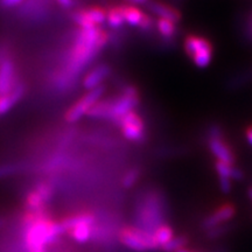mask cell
Here are the masks:
<instances>
[{
    "mask_svg": "<svg viewBox=\"0 0 252 252\" xmlns=\"http://www.w3.org/2000/svg\"><path fill=\"white\" fill-rule=\"evenodd\" d=\"M25 93H26V88H25L24 84L18 83L13 90L0 96V116L5 115L13 108L15 104L23 98Z\"/></svg>",
    "mask_w": 252,
    "mask_h": 252,
    "instance_id": "17",
    "label": "cell"
},
{
    "mask_svg": "<svg viewBox=\"0 0 252 252\" xmlns=\"http://www.w3.org/2000/svg\"><path fill=\"white\" fill-rule=\"evenodd\" d=\"M178 252H195V251H193V250H189V249H182V250L178 251Z\"/></svg>",
    "mask_w": 252,
    "mask_h": 252,
    "instance_id": "29",
    "label": "cell"
},
{
    "mask_svg": "<svg viewBox=\"0 0 252 252\" xmlns=\"http://www.w3.org/2000/svg\"><path fill=\"white\" fill-rule=\"evenodd\" d=\"M140 178V171L138 168H133L130 169L126 174L124 175L122 180V185L124 188H131L137 184L138 180Z\"/></svg>",
    "mask_w": 252,
    "mask_h": 252,
    "instance_id": "23",
    "label": "cell"
},
{
    "mask_svg": "<svg viewBox=\"0 0 252 252\" xmlns=\"http://www.w3.org/2000/svg\"><path fill=\"white\" fill-rule=\"evenodd\" d=\"M245 138H247L248 143L252 146V124L245 128Z\"/></svg>",
    "mask_w": 252,
    "mask_h": 252,
    "instance_id": "27",
    "label": "cell"
},
{
    "mask_svg": "<svg viewBox=\"0 0 252 252\" xmlns=\"http://www.w3.org/2000/svg\"><path fill=\"white\" fill-rule=\"evenodd\" d=\"M109 35L100 27L91 28V30L78 31L75 37L74 45L69 50L67 63L62 75V83H68L78 76L80 72L93 61L94 56L106 46Z\"/></svg>",
    "mask_w": 252,
    "mask_h": 252,
    "instance_id": "1",
    "label": "cell"
},
{
    "mask_svg": "<svg viewBox=\"0 0 252 252\" xmlns=\"http://www.w3.org/2000/svg\"><path fill=\"white\" fill-rule=\"evenodd\" d=\"M111 72V68L108 64H99L90 70L83 78V87L88 91L102 87V83Z\"/></svg>",
    "mask_w": 252,
    "mask_h": 252,
    "instance_id": "16",
    "label": "cell"
},
{
    "mask_svg": "<svg viewBox=\"0 0 252 252\" xmlns=\"http://www.w3.org/2000/svg\"><path fill=\"white\" fill-rule=\"evenodd\" d=\"M162 210L159 197L157 195H147L138 204L135 212L137 226L149 232H153L158 226L162 224Z\"/></svg>",
    "mask_w": 252,
    "mask_h": 252,
    "instance_id": "5",
    "label": "cell"
},
{
    "mask_svg": "<svg viewBox=\"0 0 252 252\" xmlns=\"http://www.w3.org/2000/svg\"><path fill=\"white\" fill-rule=\"evenodd\" d=\"M61 235L67 234L75 243L86 244L94 235L96 216L90 210H80L58 220Z\"/></svg>",
    "mask_w": 252,
    "mask_h": 252,
    "instance_id": "3",
    "label": "cell"
},
{
    "mask_svg": "<svg viewBox=\"0 0 252 252\" xmlns=\"http://www.w3.org/2000/svg\"><path fill=\"white\" fill-rule=\"evenodd\" d=\"M106 23H108L109 27L113 28V30H118V28L123 27L125 21L123 18L121 6H113L106 11Z\"/></svg>",
    "mask_w": 252,
    "mask_h": 252,
    "instance_id": "20",
    "label": "cell"
},
{
    "mask_svg": "<svg viewBox=\"0 0 252 252\" xmlns=\"http://www.w3.org/2000/svg\"><path fill=\"white\" fill-rule=\"evenodd\" d=\"M15 65L11 59H4L0 62V96L8 94L17 87Z\"/></svg>",
    "mask_w": 252,
    "mask_h": 252,
    "instance_id": "14",
    "label": "cell"
},
{
    "mask_svg": "<svg viewBox=\"0 0 252 252\" xmlns=\"http://www.w3.org/2000/svg\"><path fill=\"white\" fill-rule=\"evenodd\" d=\"M119 242L128 250L134 252H151L159 250L152 232L137 225H125L118 232Z\"/></svg>",
    "mask_w": 252,
    "mask_h": 252,
    "instance_id": "4",
    "label": "cell"
},
{
    "mask_svg": "<svg viewBox=\"0 0 252 252\" xmlns=\"http://www.w3.org/2000/svg\"><path fill=\"white\" fill-rule=\"evenodd\" d=\"M157 28L159 34L165 39H173L176 34V24L167 19H157Z\"/></svg>",
    "mask_w": 252,
    "mask_h": 252,
    "instance_id": "21",
    "label": "cell"
},
{
    "mask_svg": "<svg viewBox=\"0 0 252 252\" xmlns=\"http://www.w3.org/2000/svg\"><path fill=\"white\" fill-rule=\"evenodd\" d=\"M121 7L125 24L130 25L132 27L140 28L147 14L134 5H121Z\"/></svg>",
    "mask_w": 252,
    "mask_h": 252,
    "instance_id": "18",
    "label": "cell"
},
{
    "mask_svg": "<svg viewBox=\"0 0 252 252\" xmlns=\"http://www.w3.org/2000/svg\"><path fill=\"white\" fill-rule=\"evenodd\" d=\"M118 125L121 126L123 135L132 143H141L145 139L146 127L143 117L137 111H131L125 115Z\"/></svg>",
    "mask_w": 252,
    "mask_h": 252,
    "instance_id": "11",
    "label": "cell"
},
{
    "mask_svg": "<svg viewBox=\"0 0 252 252\" xmlns=\"http://www.w3.org/2000/svg\"><path fill=\"white\" fill-rule=\"evenodd\" d=\"M208 147L210 152L219 161L229 163L235 166L236 157L230 145L223 139V132L220 126L213 125L209 128V139H208Z\"/></svg>",
    "mask_w": 252,
    "mask_h": 252,
    "instance_id": "8",
    "label": "cell"
},
{
    "mask_svg": "<svg viewBox=\"0 0 252 252\" xmlns=\"http://www.w3.org/2000/svg\"><path fill=\"white\" fill-rule=\"evenodd\" d=\"M13 171H14L13 166H9V165L1 166V167H0V178H1V176H6V175L11 174V173Z\"/></svg>",
    "mask_w": 252,
    "mask_h": 252,
    "instance_id": "25",
    "label": "cell"
},
{
    "mask_svg": "<svg viewBox=\"0 0 252 252\" xmlns=\"http://www.w3.org/2000/svg\"><path fill=\"white\" fill-rule=\"evenodd\" d=\"M235 215H236L235 204L230 202L222 203L220 206L215 208L212 213H209L206 217H204L202 222V228L206 230L207 232L214 228H217V226L224 225L225 223H228L229 220L234 219Z\"/></svg>",
    "mask_w": 252,
    "mask_h": 252,
    "instance_id": "13",
    "label": "cell"
},
{
    "mask_svg": "<svg viewBox=\"0 0 252 252\" xmlns=\"http://www.w3.org/2000/svg\"><path fill=\"white\" fill-rule=\"evenodd\" d=\"M154 241L159 248V250L163 245L168 243L171 239L174 238V229L171 225L167 224V223H162L161 225H159L158 228L152 232Z\"/></svg>",
    "mask_w": 252,
    "mask_h": 252,
    "instance_id": "19",
    "label": "cell"
},
{
    "mask_svg": "<svg viewBox=\"0 0 252 252\" xmlns=\"http://www.w3.org/2000/svg\"><path fill=\"white\" fill-rule=\"evenodd\" d=\"M63 8H71L74 7L75 0H56Z\"/></svg>",
    "mask_w": 252,
    "mask_h": 252,
    "instance_id": "26",
    "label": "cell"
},
{
    "mask_svg": "<svg viewBox=\"0 0 252 252\" xmlns=\"http://www.w3.org/2000/svg\"><path fill=\"white\" fill-rule=\"evenodd\" d=\"M184 49L188 58L198 68H206L212 62L214 46L207 37L189 34L185 37Z\"/></svg>",
    "mask_w": 252,
    "mask_h": 252,
    "instance_id": "6",
    "label": "cell"
},
{
    "mask_svg": "<svg viewBox=\"0 0 252 252\" xmlns=\"http://www.w3.org/2000/svg\"><path fill=\"white\" fill-rule=\"evenodd\" d=\"M24 230V243L27 252H46V249L56 243L62 236L58 220L49 216L48 213L28 223Z\"/></svg>",
    "mask_w": 252,
    "mask_h": 252,
    "instance_id": "2",
    "label": "cell"
},
{
    "mask_svg": "<svg viewBox=\"0 0 252 252\" xmlns=\"http://www.w3.org/2000/svg\"><path fill=\"white\" fill-rule=\"evenodd\" d=\"M54 195V189L47 182H39L25 197V212H45L47 203Z\"/></svg>",
    "mask_w": 252,
    "mask_h": 252,
    "instance_id": "9",
    "label": "cell"
},
{
    "mask_svg": "<svg viewBox=\"0 0 252 252\" xmlns=\"http://www.w3.org/2000/svg\"><path fill=\"white\" fill-rule=\"evenodd\" d=\"M140 96L137 88L133 86L125 87L123 93L115 98H109L110 111L109 119L116 124L121 122V119L127 115L128 112L134 111V109L139 105Z\"/></svg>",
    "mask_w": 252,
    "mask_h": 252,
    "instance_id": "7",
    "label": "cell"
},
{
    "mask_svg": "<svg viewBox=\"0 0 252 252\" xmlns=\"http://www.w3.org/2000/svg\"><path fill=\"white\" fill-rule=\"evenodd\" d=\"M248 194H249V197L251 198V201H252V187L249 189V191H248Z\"/></svg>",
    "mask_w": 252,
    "mask_h": 252,
    "instance_id": "30",
    "label": "cell"
},
{
    "mask_svg": "<svg viewBox=\"0 0 252 252\" xmlns=\"http://www.w3.org/2000/svg\"><path fill=\"white\" fill-rule=\"evenodd\" d=\"M24 0H0V5L5 8H12L17 7L23 2Z\"/></svg>",
    "mask_w": 252,
    "mask_h": 252,
    "instance_id": "24",
    "label": "cell"
},
{
    "mask_svg": "<svg viewBox=\"0 0 252 252\" xmlns=\"http://www.w3.org/2000/svg\"><path fill=\"white\" fill-rule=\"evenodd\" d=\"M103 93V87L88 91L84 96H82L80 99L76 100V103L72 104L70 108L67 110V112H65L64 115L65 121L68 123H76L80 121L83 116H87L91 108H93L94 104L100 99Z\"/></svg>",
    "mask_w": 252,
    "mask_h": 252,
    "instance_id": "10",
    "label": "cell"
},
{
    "mask_svg": "<svg viewBox=\"0 0 252 252\" xmlns=\"http://www.w3.org/2000/svg\"><path fill=\"white\" fill-rule=\"evenodd\" d=\"M189 243V238L186 235H179L174 236V238L171 239L168 243L163 245V247L160 249V251L162 252H178L182 250V249H186Z\"/></svg>",
    "mask_w": 252,
    "mask_h": 252,
    "instance_id": "22",
    "label": "cell"
},
{
    "mask_svg": "<svg viewBox=\"0 0 252 252\" xmlns=\"http://www.w3.org/2000/svg\"><path fill=\"white\" fill-rule=\"evenodd\" d=\"M75 23L81 30H91V28L100 27L106 21V11L102 7H89L75 12Z\"/></svg>",
    "mask_w": 252,
    "mask_h": 252,
    "instance_id": "12",
    "label": "cell"
},
{
    "mask_svg": "<svg viewBox=\"0 0 252 252\" xmlns=\"http://www.w3.org/2000/svg\"><path fill=\"white\" fill-rule=\"evenodd\" d=\"M128 2H131V5H147L150 2V0H127Z\"/></svg>",
    "mask_w": 252,
    "mask_h": 252,
    "instance_id": "28",
    "label": "cell"
},
{
    "mask_svg": "<svg viewBox=\"0 0 252 252\" xmlns=\"http://www.w3.org/2000/svg\"><path fill=\"white\" fill-rule=\"evenodd\" d=\"M147 7L158 18L167 19V20H171L175 24H178L182 18L180 11L178 8L172 5L165 4V2L157 1V0H150V2L147 4Z\"/></svg>",
    "mask_w": 252,
    "mask_h": 252,
    "instance_id": "15",
    "label": "cell"
}]
</instances>
